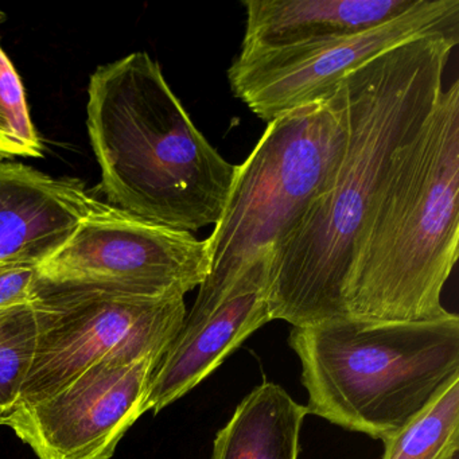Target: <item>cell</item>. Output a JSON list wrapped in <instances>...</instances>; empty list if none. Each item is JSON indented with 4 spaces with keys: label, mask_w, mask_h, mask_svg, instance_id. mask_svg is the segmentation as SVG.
Segmentation results:
<instances>
[{
    "label": "cell",
    "mask_w": 459,
    "mask_h": 459,
    "mask_svg": "<svg viewBox=\"0 0 459 459\" xmlns=\"http://www.w3.org/2000/svg\"><path fill=\"white\" fill-rule=\"evenodd\" d=\"M39 327L31 305L0 311V410L10 415L33 364Z\"/></svg>",
    "instance_id": "9a60e30c"
},
{
    "label": "cell",
    "mask_w": 459,
    "mask_h": 459,
    "mask_svg": "<svg viewBox=\"0 0 459 459\" xmlns=\"http://www.w3.org/2000/svg\"><path fill=\"white\" fill-rule=\"evenodd\" d=\"M160 357L112 359L88 368L53 394L20 404L9 426L39 459H109L147 412Z\"/></svg>",
    "instance_id": "9c48e42d"
},
{
    "label": "cell",
    "mask_w": 459,
    "mask_h": 459,
    "mask_svg": "<svg viewBox=\"0 0 459 459\" xmlns=\"http://www.w3.org/2000/svg\"><path fill=\"white\" fill-rule=\"evenodd\" d=\"M418 0H246L240 55L354 36L412 9Z\"/></svg>",
    "instance_id": "7c38bea8"
},
{
    "label": "cell",
    "mask_w": 459,
    "mask_h": 459,
    "mask_svg": "<svg viewBox=\"0 0 459 459\" xmlns=\"http://www.w3.org/2000/svg\"><path fill=\"white\" fill-rule=\"evenodd\" d=\"M87 127L114 208L182 232L217 224L238 165L195 127L146 52L93 72Z\"/></svg>",
    "instance_id": "7a4b0ae2"
},
{
    "label": "cell",
    "mask_w": 459,
    "mask_h": 459,
    "mask_svg": "<svg viewBox=\"0 0 459 459\" xmlns=\"http://www.w3.org/2000/svg\"><path fill=\"white\" fill-rule=\"evenodd\" d=\"M459 30L416 37L341 82L346 141L332 187L271 255V321L294 327L348 318L345 291L365 225L400 152L443 88Z\"/></svg>",
    "instance_id": "6da1fadb"
},
{
    "label": "cell",
    "mask_w": 459,
    "mask_h": 459,
    "mask_svg": "<svg viewBox=\"0 0 459 459\" xmlns=\"http://www.w3.org/2000/svg\"><path fill=\"white\" fill-rule=\"evenodd\" d=\"M345 141L341 84L325 100L268 123L249 157L238 165L224 211L206 238L208 278L182 327L208 318L255 263L271 260L278 244L329 192Z\"/></svg>",
    "instance_id": "5b68a950"
},
{
    "label": "cell",
    "mask_w": 459,
    "mask_h": 459,
    "mask_svg": "<svg viewBox=\"0 0 459 459\" xmlns=\"http://www.w3.org/2000/svg\"><path fill=\"white\" fill-rule=\"evenodd\" d=\"M25 88L17 69L0 47V158H41Z\"/></svg>",
    "instance_id": "2e32d148"
},
{
    "label": "cell",
    "mask_w": 459,
    "mask_h": 459,
    "mask_svg": "<svg viewBox=\"0 0 459 459\" xmlns=\"http://www.w3.org/2000/svg\"><path fill=\"white\" fill-rule=\"evenodd\" d=\"M308 413L386 439L459 377V316L292 327Z\"/></svg>",
    "instance_id": "277c9868"
},
{
    "label": "cell",
    "mask_w": 459,
    "mask_h": 459,
    "mask_svg": "<svg viewBox=\"0 0 459 459\" xmlns=\"http://www.w3.org/2000/svg\"><path fill=\"white\" fill-rule=\"evenodd\" d=\"M99 204L79 179L0 163V263L41 264Z\"/></svg>",
    "instance_id": "8fae6325"
},
{
    "label": "cell",
    "mask_w": 459,
    "mask_h": 459,
    "mask_svg": "<svg viewBox=\"0 0 459 459\" xmlns=\"http://www.w3.org/2000/svg\"><path fill=\"white\" fill-rule=\"evenodd\" d=\"M307 413L281 386L264 381L217 432L211 459H298Z\"/></svg>",
    "instance_id": "4fadbf2b"
},
{
    "label": "cell",
    "mask_w": 459,
    "mask_h": 459,
    "mask_svg": "<svg viewBox=\"0 0 459 459\" xmlns=\"http://www.w3.org/2000/svg\"><path fill=\"white\" fill-rule=\"evenodd\" d=\"M271 260L255 263L224 302L200 324L181 327L152 372L147 411L160 412L213 373L252 333L270 322Z\"/></svg>",
    "instance_id": "30bf717a"
},
{
    "label": "cell",
    "mask_w": 459,
    "mask_h": 459,
    "mask_svg": "<svg viewBox=\"0 0 459 459\" xmlns=\"http://www.w3.org/2000/svg\"><path fill=\"white\" fill-rule=\"evenodd\" d=\"M6 415H4V412H2V410H0V426H4V423H6Z\"/></svg>",
    "instance_id": "ac0fdd59"
},
{
    "label": "cell",
    "mask_w": 459,
    "mask_h": 459,
    "mask_svg": "<svg viewBox=\"0 0 459 459\" xmlns=\"http://www.w3.org/2000/svg\"><path fill=\"white\" fill-rule=\"evenodd\" d=\"M459 30L458 0H418L404 14L354 36L238 55L228 71L233 95L270 123L325 100L346 76L416 37Z\"/></svg>",
    "instance_id": "ba28073f"
},
{
    "label": "cell",
    "mask_w": 459,
    "mask_h": 459,
    "mask_svg": "<svg viewBox=\"0 0 459 459\" xmlns=\"http://www.w3.org/2000/svg\"><path fill=\"white\" fill-rule=\"evenodd\" d=\"M37 299V265L0 263V311L31 305Z\"/></svg>",
    "instance_id": "e0dca14e"
},
{
    "label": "cell",
    "mask_w": 459,
    "mask_h": 459,
    "mask_svg": "<svg viewBox=\"0 0 459 459\" xmlns=\"http://www.w3.org/2000/svg\"><path fill=\"white\" fill-rule=\"evenodd\" d=\"M33 307L39 338L20 404L53 394L100 362L162 357L187 314L185 298L91 290L44 291Z\"/></svg>",
    "instance_id": "52a82bcc"
},
{
    "label": "cell",
    "mask_w": 459,
    "mask_h": 459,
    "mask_svg": "<svg viewBox=\"0 0 459 459\" xmlns=\"http://www.w3.org/2000/svg\"><path fill=\"white\" fill-rule=\"evenodd\" d=\"M208 273V241L100 203L37 265V298L53 290L185 298Z\"/></svg>",
    "instance_id": "8992f818"
},
{
    "label": "cell",
    "mask_w": 459,
    "mask_h": 459,
    "mask_svg": "<svg viewBox=\"0 0 459 459\" xmlns=\"http://www.w3.org/2000/svg\"><path fill=\"white\" fill-rule=\"evenodd\" d=\"M383 443L381 459H458L459 377Z\"/></svg>",
    "instance_id": "5bb4252c"
},
{
    "label": "cell",
    "mask_w": 459,
    "mask_h": 459,
    "mask_svg": "<svg viewBox=\"0 0 459 459\" xmlns=\"http://www.w3.org/2000/svg\"><path fill=\"white\" fill-rule=\"evenodd\" d=\"M458 243L459 82L454 80L400 152L365 225L346 286L348 318L447 316L442 291Z\"/></svg>",
    "instance_id": "3957f363"
}]
</instances>
